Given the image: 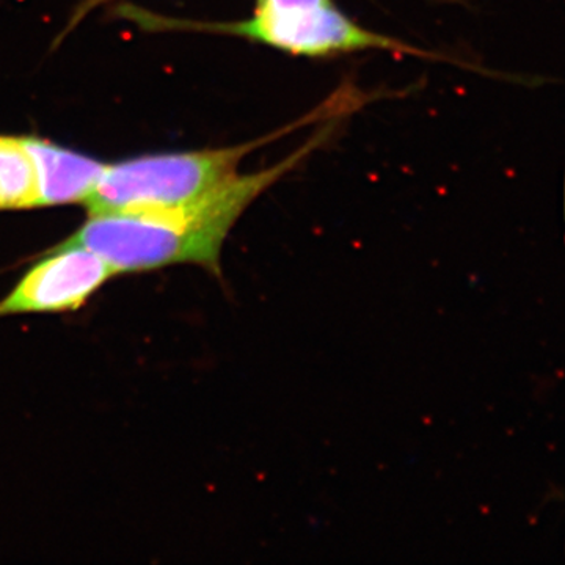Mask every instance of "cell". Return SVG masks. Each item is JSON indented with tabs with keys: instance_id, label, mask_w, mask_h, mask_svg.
<instances>
[{
	"instance_id": "7",
	"label": "cell",
	"mask_w": 565,
	"mask_h": 565,
	"mask_svg": "<svg viewBox=\"0 0 565 565\" xmlns=\"http://www.w3.org/2000/svg\"><path fill=\"white\" fill-rule=\"evenodd\" d=\"M111 2V0H84L79 7H77L76 11H74L73 20H71L68 29L76 28V24H79L88 13H92L93 10L98 9L99 6H104V3Z\"/></svg>"
},
{
	"instance_id": "5",
	"label": "cell",
	"mask_w": 565,
	"mask_h": 565,
	"mask_svg": "<svg viewBox=\"0 0 565 565\" xmlns=\"http://www.w3.org/2000/svg\"><path fill=\"white\" fill-rule=\"evenodd\" d=\"M24 143L35 169L36 207L85 203L106 170V163L52 141L24 137Z\"/></svg>"
},
{
	"instance_id": "4",
	"label": "cell",
	"mask_w": 565,
	"mask_h": 565,
	"mask_svg": "<svg viewBox=\"0 0 565 565\" xmlns=\"http://www.w3.org/2000/svg\"><path fill=\"white\" fill-rule=\"evenodd\" d=\"M115 275L90 248L58 244L0 300V318L81 310Z\"/></svg>"
},
{
	"instance_id": "1",
	"label": "cell",
	"mask_w": 565,
	"mask_h": 565,
	"mask_svg": "<svg viewBox=\"0 0 565 565\" xmlns=\"http://www.w3.org/2000/svg\"><path fill=\"white\" fill-rule=\"evenodd\" d=\"M327 131L285 161L259 172L234 174L192 202L162 210L88 215V221L62 244L90 248L117 275L195 264L221 277L223 244L241 215L318 148Z\"/></svg>"
},
{
	"instance_id": "2",
	"label": "cell",
	"mask_w": 565,
	"mask_h": 565,
	"mask_svg": "<svg viewBox=\"0 0 565 565\" xmlns=\"http://www.w3.org/2000/svg\"><path fill=\"white\" fill-rule=\"evenodd\" d=\"M267 140L218 150L141 156L106 166L85 200L88 215L162 210L192 202L237 174L239 163Z\"/></svg>"
},
{
	"instance_id": "3",
	"label": "cell",
	"mask_w": 565,
	"mask_h": 565,
	"mask_svg": "<svg viewBox=\"0 0 565 565\" xmlns=\"http://www.w3.org/2000/svg\"><path fill=\"white\" fill-rule=\"evenodd\" d=\"M211 31L243 36L305 57L370 50L426 57V52L356 24L334 7L333 0H256L248 20L212 24Z\"/></svg>"
},
{
	"instance_id": "6",
	"label": "cell",
	"mask_w": 565,
	"mask_h": 565,
	"mask_svg": "<svg viewBox=\"0 0 565 565\" xmlns=\"http://www.w3.org/2000/svg\"><path fill=\"white\" fill-rule=\"evenodd\" d=\"M36 207V178L24 137L0 136V211Z\"/></svg>"
}]
</instances>
